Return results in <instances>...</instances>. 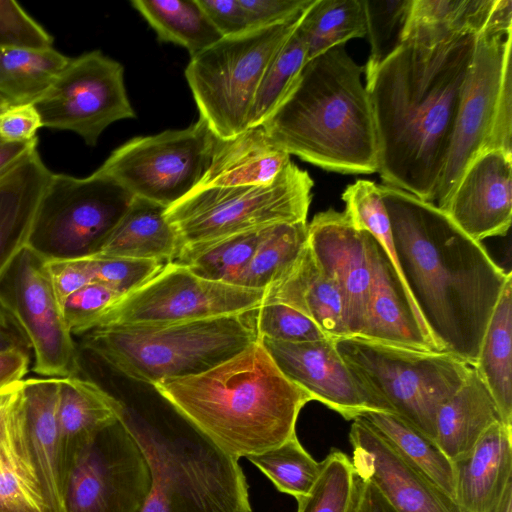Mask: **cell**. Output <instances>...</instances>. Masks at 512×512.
Listing matches in <instances>:
<instances>
[{
  "label": "cell",
  "instance_id": "1",
  "mask_svg": "<svg viewBox=\"0 0 512 512\" xmlns=\"http://www.w3.org/2000/svg\"><path fill=\"white\" fill-rule=\"evenodd\" d=\"M380 186L406 292L440 352L472 367L511 272L435 203Z\"/></svg>",
  "mask_w": 512,
  "mask_h": 512
},
{
  "label": "cell",
  "instance_id": "2",
  "mask_svg": "<svg viewBox=\"0 0 512 512\" xmlns=\"http://www.w3.org/2000/svg\"><path fill=\"white\" fill-rule=\"evenodd\" d=\"M474 44L403 43L377 70L367 90L384 185L435 203Z\"/></svg>",
  "mask_w": 512,
  "mask_h": 512
},
{
  "label": "cell",
  "instance_id": "3",
  "mask_svg": "<svg viewBox=\"0 0 512 512\" xmlns=\"http://www.w3.org/2000/svg\"><path fill=\"white\" fill-rule=\"evenodd\" d=\"M160 398L236 458L296 435L311 396L291 382L258 341L197 375L152 386Z\"/></svg>",
  "mask_w": 512,
  "mask_h": 512
},
{
  "label": "cell",
  "instance_id": "4",
  "mask_svg": "<svg viewBox=\"0 0 512 512\" xmlns=\"http://www.w3.org/2000/svg\"><path fill=\"white\" fill-rule=\"evenodd\" d=\"M360 66L345 45L307 61L261 125L289 155L343 174L377 172L371 99Z\"/></svg>",
  "mask_w": 512,
  "mask_h": 512
},
{
  "label": "cell",
  "instance_id": "5",
  "mask_svg": "<svg viewBox=\"0 0 512 512\" xmlns=\"http://www.w3.org/2000/svg\"><path fill=\"white\" fill-rule=\"evenodd\" d=\"M122 402L119 419L142 451L151 478L140 512H252L238 458L169 404L167 413L157 415Z\"/></svg>",
  "mask_w": 512,
  "mask_h": 512
},
{
  "label": "cell",
  "instance_id": "6",
  "mask_svg": "<svg viewBox=\"0 0 512 512\" xmlns=\"http://www.w3.org/2000/svg\"><path fill=\"white\" fill-rule=\"evenodd\" d=\"M258 309L184 322L108 326L84 334L83 345L125 377L153 386L205 372L258 341Z\"/></svg>",
  "mask_w": 512,
  "mask_h": 512
},
{
  "label": "cell",
  "instance_id": "7",
  "mask_svg": "<svg viewBox=\"0 0 512 512\" xmlns=\"http://www.w3.org/2000/svg\"><path fill=\"white\" fill-rule=\"evenodd\" d=\"M334 342L351 370L392 413L434 440L437 411L463 384L471 366L448 353L360 336Z\"/></svg>",
  "mask_w": 512,
  "mask_h": 512
},
{
  "label": "cell",
  "instance_id": "8",
  "mask_svg": "<svg viewBox=\"0 0 512 512\" xmlns=\"http://www.w3.org/2000/svg\"><path fill=\"white\" fill-rule=\"evenodd\" d=\"M306 10L272 26L223 37L191 56L185 78L199 118L218 138L229 139L248 128L260 81Z\"/></svg>",
  "mask_w": 512,
  "mask_h": 512
},
{
  "label": "cell",
  "instance_id": "9",
  "mask_svg": "<svg viewBox=\"0 0 512 512\" xmlns=\"http://www.w3.org/2000/svg\"><path fill=\"white\" fill-rule=\"evenodd\" d=\"M313 186L309 173L291 161L270 183L196 189L165 215L180 250L278 223L306 221Z\"/></svg>",
  "mask_w": 512,
  "mask_h": 512
},
{
  "label": "cell",
  "instance_id": "10",
  "mask_svg": "<svg viewBox=\"0 0 512 512\" xmlns=\"http://www.w3.org/2000/svg\"><path fill=\"white\" fill-rule=\"evenodd\" d=\"M132 199L117 181L97 170L84 178L52 173L26 246L47 261L94 257Z\"/></svg>",
  "mask_w": 512,
  "mask_h": 512
},
{
  "label": "cell",
  "instance_id": "11",
  "mask_svg": "<svg viewBox=\"0 0 512 512\" xmlns=\"http://www.w3.org/2000/svg\"><path fill=\"white\" fill-rule=\"evenodd\" d=\"M219 138L201 118L189 127L135 137L97 169L133 197L170 207L204 178Z\"/></svg>",
  "mask_w": 512,
  "mask_h": 512
},
{
  "label": "cell",
  "instance_id": "12",
  "mask_svg": "<svg viewBox=\"0 0 512 512\" xmlns=\"http://www.w3.org/2000/svg\"><path fill=\"white\" fill-rule=\"evenodd\" d=\"M512 1L497 0L474 51L462 86L453 135L441 173L436 206L443 209L462 174L486 149L505 68L511 62Z\"/></svg>",
  "mask_w": 512,
  "mask_h": 512
},
{
  "label": "cell",
  "instance_id": "13",
  "mask_svg": "<svg viewBox=\"0 0 512 512\" xmlns=\"http://www.w3.org/2000/svg\"><path fill=\"white\" fill-rule=\"evenodd\" d=\"M151 488L147 462L120 419L84 443L67 471L63 512H140Z\"/></svg>",
  "mask_w": 512,
  "mask_h": 512
},
{
  "label": "cell",
  "instance_id": "14",
  "mask_svg": "<svg viewBox=\"0 0 512 512\" xmlns=\"http://www.w3.org/2000/svg\"><path fill=\"white\" fill-rule=\"evenodd\" d=\"M0 305L26 337L36 373L53 378L79 376L78 352L48 261L26 245L0 275Z\"/></svg>",
  "mask_w": 512,
  "mask_h": 512
},
{
  "label": "cell",
  "instance_id": "15",
  "mask_svg": "<svg viewBox=\"0 0 512 512\" xmlns=\"http://www.w3.org/2000/svg\"><path fill=\"white\" fill-rule=\"evenodd\" d=\"M263 298L264 290L210 281L169 262L146 283L116 302L96 329L238 314L258 309Z\"/></svg>",
  "mask_w": 512,
  "mask_h": 512
},
{
  "label": "cell",
  "instance_id": "16",
  "mask_svg": "<svg viewBox=\"0 0 512 512\" xmlns=\"http://www.w3.org/2000/svg\"><path fill=\"white\" fill-rule=\"evenodd\" d=\"M32 104L42 127L74 132L89 146H95L112 123L136 117L122 64L100 50L71 58Z\"/></svg>",
  "mask_w": 512,
  "mask_h": 512
},
{
  "label": "cell",
  "instance_id": "17",
  "mask_svg": "<svg viewBox=\"0 0 512 512\" xmlns=\"http://www.w3.org/2000/svg\"><path fill=\"white\" fill-rule=\"evenodd\" d=\"M59 378L23 379L13 403L8 428L10 448L36 482L51 512H63L57 407Z\"/></svg>",
  "mask_w": 512,
  "mask_h": 512
},
{
  "label": "cell",
  "instance_id": "18",
  "mask_svg": "<svg viewBox=\"0 0 512 512\" xmlns=\"http://www.w3.org/2000/svg\"><path fill=\"white\" fill-rule=\"evenodd\" d=\"M259 342L285 377L346 420L368 411L392 413L347 365L334 339L283 342L259 337Z\"/></svg>",
  "mask_w": 512,
  "mask_h": 512
},
{
  "label": "cell",
  "instance_id": "19",
  "mask_svg": "<svg viewBox=\"0 0 512 512\" xmlns=\"http://www.w3.org/2000/svg\"><path fill=\"white\" fill-rule=\"evenodd\" d=\"M307 230L316 260L341 291L348 336H360L368 316L377 241L334 209L317 213Z\"/></svg>",
  "mask_w": 512,
  "mask_h": 512
},
{
  "label": "cell",
  "instance_id": "20",
  "mask_svg": "<svg viewBox=\"0 0 512 512\" xmlns=\"http://www.w3.org/2000/svg\"><path fill=\"white\" fill-rule=\"evenodd\" d=\"M356 475L373 483L397 512H463L456 500L399 454L364 418L349 432Z\"/></svg>",
  "mask_w": 512,
  "mask_h": 512
},
{
  "label": "cell",
  "instance_id": "21",
  "mask_svg": "<svg viewBox=\"0 0 512 512\" xmlns=\"http://www.w3.org/2000/svg\"><path fill=\"white\" fill-rule=\"evenodd\" d=\"M441 210L477 242L505 235L512 220V155L490 150L475 157Z\"/></svg>",
  "mask_w": 512,
  "mask_h": 512
},
{
  "label": "cell",
  "instance_id": "22",
  "mask_svg": "<svg viewBox=\"0 0 512 512\" xmlns=\"http://www.w3.org/2000/svg\"><path fill=\"white\" fill-rule=\"evenodd\" d=\"M282 303L310 318L332 339L348 336L336 281L320 266L308 242L292 264L264 290L262 304Z\"/></svg>",
  "mask_w": 512,
  "mask_h": 512
},
{
  "label": "cell",
  "instance_id": "23",
  "mask_svg": "<svg viewBox=\"0 0 512 512\" xmlns=\"http://www.w3.org/2000/svg\"><path fill=\"white\" fill-rule=\"evenodd\" d=\"M360 337L405 348L440 352L378 242L368 316Z\"/></svg>",
  "mask_w": 512,
  "mask_h": 512
},
{
  "label": "cell",
  "instance_id": "24",
  "mask_svg": "<svg viewBox=\"0 0 512 512\" xmlns=\"http://www.w3.org/2000/svg\"><path fill=\"white\" fill-rule=\"evenodd\" d=\"M455 500L463 512H490L512 483V428L493 423L473 450L454 462Z\"/></svg>",
  "mask_w": 512,
  "mask_h": 512
},
{
  "label": "cell",
  "instance_id": "25",
  "mask_svg": "<svg viewBox=\"0 0 512 512\" xmlns=\"http://www.w3.org/2000/svg\"><path fill=\"white\" fill-rule=\"evenodd\" d=\"M290 156L262 126L247 128L232 138H219L209 168L196 189L270 183L291 162Z\"/></svg>",
  "mask_w": 512,
  "mask_h": 512
},
{
  "label": "cell",
  "instance_id": "26",
  "mask_svg": "<svg viewBox=\"0 0 512 512\" xmlns=\"http://www.w3.org/2000/svg\"><path fill=\"white\" fill-rule=\"evenodd\" d=\"M57 421L64 485L80 447L106 425L119 419L123 402L93 381L79 376L59 378Z\"/></svg>",
  "mask_w": 512,
  "mask_h": 512
},
{
  "label": "cell",
  "instance_id": "27",
  "mask_svg": "<svg viewBox=\"0 0 512 512\" xmlns=\"http://www.w3.org/2000/svg\"><path fill=\"white\" fill-rule=\"evenodd\" d=\"M51 174L34 148L0 177V275L26 245Z\"/></svg>",
  "mask_w": 512,
  "mask_h": 512
},
{
  "label": "cell",
  "instance_id": "28",
  "mask_svg": "<svg viewBox=\"0 0 512 512\" xmlns=\"http://www.w3.org/2000/svg\"><path fill=\"white\" fill-rule=\"evenodd\" d=\"M497 421V407L471 367L463 384L438 409L434 441L454 463L466 457Z\"/></svg>",
  "mask_w": 512,
  "mask_h": 512
},
{
  "label": "cell",
  "instance_id": "29",
  "mask_svg": "<svg viewBox=\"0 0 512 512\" xmlns=\"http://www.w3.org/2000/svg\"><path fill=\"white\" fill-rule=\"evenodd\" d=\"M166 209L150 200L133 197L94 257L128 258L164 264L173 261L179 251V242L166 219Z\"/></svg>",
  "mask_w": 512,
  "mask_h": 512
},
{
  "label": "cell",
  "instance_id": "30",
  "mask_svg": "<svg viewBox=\"0 0 512 512\" xmlns=\"http://www.w3.org/2000/svg\"><path fill=\"white\" fill-rule=\"evenodd\" d=\"M497 0H412L403 43L434 48L480 33Z\"/></svg>",
  "mask_w": 512,
  "mask_h": 512
},
{
  "label": "cell",
  "instance_id": "31",
  "mask_svg": "<svg viewBox=\"0 0 512 512\" xmlns=\"http://www.w3.org/2000/svg\"><path fill=\"white\" fill-rule=\"evenodd\" d=\"M512 278L495 305L472 368L489 391L501 422L512 428Z\"/></svg>",
  "mask_w": 512,
  "mask_h": 512
},
{
  "label": "cell",
  "instance_id": "32",
  "mask_svg": "<svg viewBox=\"0 0 512 512\" xmlns=\"http://www.w3.org/2000/svg\"><path fill=\"white\" fill-rule=\"evenodd\" d=\"M70 59L53 47L0 48V99L7 105L32 104Z\"/></svg>",
  "mask_w": 512,
  "mask_h": 512
},
{
  "label": "cell",
  "instance_id": "33",
  "mask_svg": "<svg viewBox=\"0 0 512 512\" xmlns=\"http://www.w3.org/2000/svg\"><path fill=\"white\" fill-rule=\"evenodd\" d=\"M131 5L160 41L184 47L190 57L223 38L197 0H133Z\"/></svg>",
  "mask_w": 512,
  "mask_h": 512
},
{
  "label": "cell",
  "instance_id": "34",
  "mask_svg": "<svg viewBox=\"0 0 512 512\" xmlns=\"http://www.w3.org/2000/svg\"><path fill=\"white\" fill-rule=\"evenodd\" d=\"M408 462L455 499L454 463L436 442L394 413L368 411L361 416Z\"/></svg>",
  "mask_w": 512,
  "mask_h": 512
},
{
  "label": "cell",
  "instance_id": "35",
  "mask_svg": "<svg viewBox=\"0 0 512 512\" xmlns=\"http://www.w3.org/2000/svg\"><path fill=\"white\" fill-rule=\"evenodd\" d=\"M265 229L249 230L182 247L171 262L186 267L201 278L236 285Z\"/></svg>",
  "mask_w": 512,
  "mask_h": 512
},
{
  "label": "cell",
  "instance_id": "36",
  "mask_svg": "<svg viewBox=\"0 0 512 512\" xmlns=\"http://www.w3.org/2000/svg\"><path fill=\"white\" fill-rule=\"evenodd\" d=\"M299 29L307 46V61L354 38L366 35L362 0H314Z\"/></svg>",
  "mask_w": 512,
  "mask_h": 512
},
{
  "label": "cell",
  "instance_id": "37",
  "mask_svg": "<svg viewBox=\"0 0 512 512\" xmlns=\"http://www.w3.org/2000/svg\"><path fill=\"white\" fill-rule=\"evenodd\" d=\"M307 242V221L266 227L236 285L265 290L292 264Z\"/></svg>",
  "mask_w": 512,
  "mask_h": 512
},
{
  "label": "cell",
  "instance_id": "38",
  "mask_svg": "<svg viewBox=\"0 0 512 512\" xmlns=\"http://www.w3.org/2000/svg\"><path fill=\"white\" fill-rule=\"evenodd\" d=\"M247 459L278 491L296 500L309 493L321 469V463L306 451L297 435L278 446L250 455Z\"/></svg>",
  "mask_w": 512,
  "mask_h": 512
},
{
  "label": "cell",
  "instance_id": "39",
  "mask_svg": "<svg viewBox=\"0 0 512 512\" xmlns=\"http://www.w3.org/2000/svg\"><path fill=\"white\" fill-rule=\"evenodd\" d=\"M307 46L299 25L277 51L258 86L248 128L261 126L283 100L305 63Z\"/></svg>",
  "mask_w": 512,
  "mask_h": 512
},
{
  "label": "cell",
  "instance_id": "40",
  "mask_svg": "<svg viewBox=\"0 0 512 512\" xmlns=\"http://www.w3.org/2000/svg\"><path fill=\"white\" fill-rule=\"evenodd\" d=\"M412 0H362L370 51L364 66L369 87L379 67L403 44Z\"/></svg>",
  "mask_w": 512,
  "mask_h": 512
},
{
  "label": "cell",
  "instance_id": "41",
  "mask_svg": "<svg viewBox=\"0 0 512 512\" xmlns=\"http://www.w3.org/2000/svg\"><path fill=\"white\" fill-rule=\"evenodd\" d=\"M320 463L313 487L296 500L297 512H352L357 476L351 459L342 451L332 449Z\"/></svg>",
  "mask_w": 512,
  "mask_h": 512
},
{
  "label": "cell",
  "instance_id": "42",
  "mask_svg": "<svg viewBox=\"0 0 512 512\" xmlns=\"http://www.w3.org/2000/svg\"><path fill=\"white\" fill-rule=\"evenodd\" d=\"M342 200L345 203L344 213L350 222L356 228L365 230L373 235L386 252L404 285L395 254L390 220L382 199L380 185L370 180H358L344 190Z\"/></svg>",
  "mask_w": 512,
  "mask_h": 512
},
{
  "label": "cell",
  "instance_id": "43",
  "mask_svg": "<svg viewBox=\"0 0 512 512\" xmlns=\"http://www.w3.org/2000/svg\"><path fill=\"white\" fill-rule=\"evenodd\" d=\"M8 428L0 438V512H51L40 488L14 456Z\"/></svg>",
  "mask_w": 512,
  "mask_h": 512
},
{
  "label": "cell",
  "instance_id": "44",
  "mask_svg": "<svg viewBox=\"0 0 512 512\" xmlns=\"http://www.w3.org/2000/svg\"><path fill=\"white\" fill-rule=\"evenodd\" d=\"M123 295L97 282H91L64 300L63 316L70 332L84 335L96 329L101 318Z\"/></svg>",
  "mask_w": 512,
  "mask_h": 512
},
{
  "label": "cell",
  "instance_id": "45",
  "mask_svg": "<svg viewBox=\"0 0 512 512\" xmlns=\"http://www.w3.org/2000/svg\"><path fill=\"white\" fill-rule=\"evenodd\" d=\"M257 329L259 337L283 342L329 338L310 318L282 303H265L259 307Z\"/></svg>",
  "mask_w": 512,
  "mask_h": 512
},
{
  "label": "cell",
  "instance_id": "46",
  "mask_svg": "<svg viewBox=\"0 0 512 512\" xmlns=\"http://www.w3.org/2000/svg\"><path fill=\"white\" fill-rule=\"evenodd\" d=\"M92 282L103 284L125 296L138 289L163 267L164 263L128 258L90 257Z\"/></svg>",
  "mask_w": 512,
  "mask_h": 512
},
{
  "label": "cell",
  "instance_id": "47",
  "mask_svg": "<svg viewBox=\"0 0 512 512\" xmlns=\"http://www.w3.org/2000/svg\"><path fill=\"white\" fill-rule=\"evenodd\" d=\"M52 43V36L17 2L0 0V48H47Z\"/></svg>",
  "mask_w": 512,
  "mask_h": 512
},
{
  "label": "cell",
  "instance_id": "48",
  "mask_svg": "<svg viewBox=\"0 0 512 512\" xmlns=\"http://www.w3.org/2000/svg\"><path fill=\"white\" fill-rule=\"evenodd\" d=\"M314 0H240L249 30L287 21L307 9Z\"/></svg>",
  "mask_w": 512,
  "mask_h": 512
},
{
  "label": "cell",
  "instance_id": "49",
  "mask_svg": "<svg viewBox=\"0 0 512 512\" xmlns=\"http://www.w3.org/2000/svg\"><path fill=\"white\" fill-rule=\"evenodd\" d=\"M40 117L33 104L9 105L0 110V140L27 142L36 139L41 128Z\"/></svg>",
  "mask_w": 512,
  "mask_h": 512
},
{
  "label": "cell",
  "instance_id": "50",
  "mask_svg": "<svg viewBox=\"0 0 512 512\" xmlns=\"http://www.w3.org/2000/svg\"><path fill=\"white\" fill-rule=\"evenodd\" d=\"M48 269L61 305L71 294L92 282L89 258L48 261Z\"/></svg>",
  "mask_w": 512,
  "mask_h": 512
},
{
  "label": "cell",
  "instance_id": "51",
  "mask_svg": "<svg viewBox=\"0 0 512 512\" xmlns=\"http://www.w3.org/2000/svg\"><path fill=\"white\" fill-rule=\"evenodd\" d=\"M222 37L236 36L249 30L240 0H197Z\"/></svg>",
  "mask_w": 512,
  "mask_h": 512
},
{
  "label": "cell",
  "instance_id": "52",
  "mask_svg": "<svg viewBox=\"0 0 512 512\" xmlns=\"http://www.w3.org/2000/svg\"><path fill=\"white\" fill-rule=\"evenodd\" d=\"M352 512L397 511L391 506L373 483L357 476L356 495Z\"/></svg>",
  "mask_w": 512,
  "mask_h": 512
},
{
  "label": "cell",
  "instance_id": "53",
  "mask_svg": "<svg viewBox=\"0 0 512 512\" xmlns=\"http://www.w3.org/2000/svg\"><path fill=\"white\" fill-rule=\"evenodd\" d=\"M30 355L21 351L0 353V389L23 380Z\"/></svg>",
  "mask_w": 512,
  "mask_h": 512
},
{
  "label": "cell",
  "instance_id": "54",
  "mask_svg": "<svg viewBox=\"0 0 512 512\" xmlns=\"http://www.w3.org/2000/svg\"><path fill=\"white\" fill-rule=\"evenodd\" d=\"M21 351L31 354V347L21 329L0 305V353Z\"/></svg>",
  "mask_w": 512,
  "mask_h": 512
},
{
  "label": "cell",
  "instance_id": "55",
  "mask_svg": "<svg viewBox=\"0 0 512 512\" xmlns=\"http://www.w3.org/2000/svg\"><path fill=\"white\" fill-rule=\"evenodd\" d=\"M37 138L27 142L0 140V177L31 150L36 148Z\"/></svg>",
  "mask_w": 512,
  "mask_h": 512
},
{
  "label": "cell",
  "instance_id": "56",
  "mask_svg": "<svg viewBox=\"0 0 512 512\" xmlns=\"http://www.w3.org/2000/svg\"><path fill=\"white\" fill-rule=\"evenodd\" d=\"M20 383L21 381L0 389V438L8 428L10 413L18 394Z\"/></svg>",
  "mask_w": 512,
  "mask_h": 512
},
{
  "label": "cell",
  "instance_id": "57",
  "mask_svg": "<svg viewBox=\"0 0 512 512\" xmlns=\"http://www.w3.org/2000/svg\"><path fill=\"white\" fill-rule=\"evenodd\" d=\"M490 512H512V483H509Z\"/></svg>",
  "mask_w": 512,
  "mask_h": 512
},
{
  "label": "cell",
  "instance_id": "58",
  "mask_svg": "<svg viewBox=\"0 0 512 512\" xmlns=\"http://www.w3.org/2000/svg\"><path fill=\"white\" fill-rule=\"evenodd\" d=\"M0 106H9V105H7L5 102H3V101L0 99Z\"/></svg>",
  "mask_w": 512,
  "mask_h": 512
},
{
  "label": "cell",
  "instance_id": "59",
  "mask_svg": "<svg viewBox=\"0 0 512 512\" xmlns=\"http://www.w3.org/2000/svg\"><path fill=\"white\" fill-rule=\"evenodd\" d=\"M5 107H7V106H0V110H2V109H3V108H5Z\"/></svg>",
  "mask_w": 512,
  "mask_h": 512
}]
</instances>
